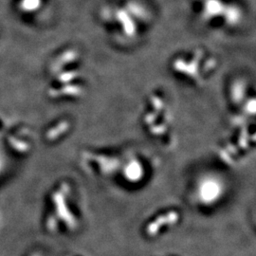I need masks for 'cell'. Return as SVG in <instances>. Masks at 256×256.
I'll use <instances>...</instances> for the list:
<instances>
[{"label": "cell", "instance_id": "1", "mask_svg": "<svg viewBox=\"0 0 256 256\" xmlns=\"http://www.w3.org/2000/svg\"><path fill=\"white\" fill-rule=\"evenodd\" d=\"M156 9L151 0H106L97 10V21L110 44L131 50L153 30Z\"/></svg>", "mask_w": 256, "mask_h": 256}, {"label": "cell", "instance_id": "2", "mask_svg": "<svg viewBox=\"0 0 256 256\" xmlns=\"http://www.w3.org/2000/svg\"><path fill=\"white\" fill-rule=\"evenodd\" d=\"M46 61L48 90L52 96L68 97L82 93L86 82V59L79 46H61Z\"/></svg>", "mask_w": 256, "mask_h": 256}, {"label": "cell", "instance_id": "3", "mask_svg": "<svg viewBox=\"0 0 256 256\" xmlns=\"http://www.w3.org/2000/svg\"><path fill=\"white\" fill-rule=\"evenodd\" d=\"M190 10L202 28L220 34L241 30L250 16L245 0H190Z\"/></svg>", "mask_w": 256, "mask_h": 256}, {"label": "cell", "instance_id": "4", "mask_svg": "<svg viewBox=\"0 0 256 256\" xmlns=\"http://www.w3.org/2000/svg\"><path fill=\"white\" fill-rule=\"evenodd\" d=\"M168 68L176 77L198 84L205 82L218 70V58L205 46H186L171 55Z\"/></svg>", "mask_w": 256, "mask_h": 256}, {"label": "cell", "instance_id": "5", "mask_svg": "<svg viewBox=\"0 0 256 256\" xmlns=\"http://www.w3.org/2000/svg\"><path fill=\"white\" fill-rule=\"evenodd\" d=\"M52 0H10L12 9L23 23L36 25L50 8Z\"/></svg>", "mask_w": 256, "mask_h": 256}]
</instances>
